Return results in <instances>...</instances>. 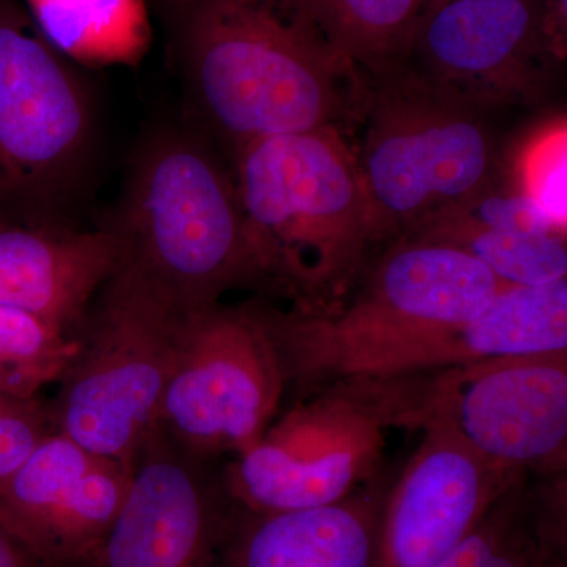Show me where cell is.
<instances>
[{"instance_id": "3", "label": "cell", "mask_w": 567, "mask_h": 567, "mask_svg": "<svg viewBox=\"0 0 567 567\" xmlns=\"http://www.w3.org/2000/svg\"><path fill=\"white\" fill-rule=\"evenodd\" d=\"M110 227L122 241V267L185 311L221 303L234 287H260L234 169L200 134L169 128L144 142Z\"/></svg>"}, {"instance_id": "21", "label": "cell", "mask_w": 567, "mask_h": 567, "mask_svg": "<svg viewBox=\"0 0 567 567\" xmlns=\"http://www.w3.org/2000/svg\"><path fill=\"white\" fill-rule=\"evenodd\" d=\"M406 240L431 241L468 254L487 267L503 286L536 287L567 279V248L563 234L432 226Z\"/></svg>"}, {"instance_id": "16", "label": "cell", "mask_w": 567, "mask_h": 567, "mask_svg": "<svg viewBox=\"0 0 567 567\" xmlns=\"http://www.w3.org/2000/svg\"><path fill=\"white\" fill-rule=\"evenodd\" d=\"M121 262L122 241L110 226L76 230L41 219L0 224V306L39 317L74 338Z\"/></svg>"}, {"instance_id": "24", "label": "cell", "mask_w": 567, "mask_h": 567, "mask_svg": "<svg viewBox=\"0 0 567 567\" xmlns=\"http://www.w3.org/2000/svg\"><path fill=\"white\" fill-rule=\"evenodd\" d=\"M516 192L527 194L566 229V126L544 130L528 142L518 163Z\"/></svg>"}, {"instance_id": "2", "label": "cell", "mask_w": 567, "mask_h": 567, "mask_svg": "<svg viewBox=\"0 0 567 567\" xmlns=\"http://www.w3.org/2000/svg\"><path fill=\"white\" fill-rule=\"evenodd\" d=\"M246 244L260 287L293 311H338L375 245L357 159L338 128L284 134L234 153Z\"/></svg>"}, {"instance_id": "10", "label": "cell", "mask_w": 567, "mask_h": 567, "mask_svg": "<svg viewBox=\"0 0 567 567\" xmlns=\"http://www.w3.org/2000/svg\"><path fill=\"white\" fill-rule=\"evenodd\" d=\"M550 2L447 0L429 7L401 71L481 114L536 104L566 55V24Z\"/></svg>"}, {"instance_id": "19", "label": "cell", "mask_w": 567, "mask_h": 567, "mask_svg": "<svg viewBox=\"0 0 567 567\" xmlns=\"http://www.w3.org/2000/svg\"><path fill=\"white\" fill-rule=\"evenodd\" d=\"M44 40L85 65L140 61L151 44L144 0H25Z\"/></svg>"}, {"instance_id": "23", "label": "cell", "mask_w": 567, "mask_h": 567, "mask_svg": "<svg viewBox=\"0 0 567 567\" xmlns=\"http://www.w3.org/2000/svg\"><path fill=\"white\" fill-rule=\"evenodd\" d=\"M456 226L466 229L516 234H563L550 215L535 199L518 192L502 193L495 188L470 200L431 226ZM427 229V227H425ZM424 230V229H423ZM420 234V233H417ZM406 240V238H405Z\"/></svg>"}, {"instance_id": "22", "label": "cell", "mask_w": 567, "mask_h": 567, "mask_svg": "<svg viewBox=\"0 0 567 567\" xmlns=\"http://www.w3.org/2000/svg\"><path fill=\"white\" fill-rule=\"evenodd\" d=\"M76 341L39 317L0 306V395L32 401L59 382Z\"/></svg>"}, {"instance_id": "4", "label": "cell", "mask_w": 567, "mask_h": 567, "mask_svg": "<svg viewBox=\"0 0 567 567\" xmlns=\"http://www.w3.org/2000/svg\"><path fill=\"white\" fill-rule=\"evenodd\" d=\"M364 78L352 125L361 140L350 148L375 245L413 237L494 188L495 142L481 112L405 71Z\"/></svg>"}, {"instance_id": "12", "label": "cell", "mask_w": 567, "mask_h": 567, "mask_svg": "<svg viewBox=\"0 0 567 567\" xmlns=\"http://www.w3.org/2000/svg\"><path fill=\"white\" fill-rule=\"evenodd\" d=\"M132 476L52 429L0 491V524L41 567H99Z\"/></svg>"}, {"instance_id": "9", "label": "cell", "mask_w": 567, "mask_h": 567, "mask_svg": "<svg viewBox=\"0 0 567 567\" xmlns=\"http://www.w3.org/2000/svg\"><path fill=\"white\" fill-rule=\"evenodd\" d=\"M286 372L265 303H216L186 319L156 427L189 456L240 454L274 423Z\"/></svg>"}, {"instance_id": "1", "label": "cell", "mask_w": 567, "mask_h": 567, "mask_svg": "<svg viewBox=\"0 0 567 567\" xmlns=\"http://www.w3.org/2000/svg\"><path fill=\"white\" fill-rule=\"evenodd\" d=\"M182 66L194 114L235 152L268 137L347 134L365 78L300 0H189Z\"/></svg>"}, {"instance_id": "29", "label": "cell", "mask_w": 567, "mask_h": 567, "mask_svg": "<svg viewBox=\"0 0 567 567\" xmlns=\"http://www.w3.org/2000/svg\"><path fill=\"white\" fill-rule=\"evenodd\" d=\"M0 399H2V395H0Z\"/></svg>"}, {"instance_id": "26", "label": "cell", "mask_w": 567, "mask_h": 567, "mask_svg": "<svg viewBox=\"0 0 567 567\" xmlns=\"http://www.w3.org/2000/svg\"><path fill=\"white\" fill-rule=\"evenodd\" d=\"M0 567H41L17 536L0 524Z\"/></svg>"}, {"instance_id": "14", "label": "cell", "mask_w": 567, "mask_h": 567, "mask_svg": "<svg viewBox=\"0 0 567 567\" xmlns=\"http://www.w3.org/2000/svg\"><path fill=\"white\" fill-rule=\"evenodd\" d=\"M203 465L153 429L99 567H219L229 517Z\"/></svg>"}, {"instance_id": "27", "label": "cell", "mask_w": 567, "mask_h": 567, "mask_svg": "<svg viewBox=\"0 0 567 567\" xmlns=\"http://www.w3.org/2000/svg\"><path fill=\"white\" fill-rule=\"evenodd\" d=\"M425 2V9H429V7H434L436 3H443L447 2V0H424Z\"/></svg>"}, {"instance_id": "25", "label": "cell", "mask_w": 567, "mask_h": 567, "mask_svg": "<svg viewBox=\"0 0 567 567\" xmlns=\"http://www.w3.org/2000/svg\"><path fill=\"white\" fill-rule=\"evenodd\" d=\"M48 420L35 399H0V491L51 431Z\"/></svg>"}, {"instance_id": "8", "label": "cell", "mask_w": 567, "mask_h": 567, "mask_svg": "<svg viewBox=\"0 0 567 567\" xmlns=\"http://www.w3.org/2000/svg\"><path fill=\"white\" fill-rule=\"evenodd\" d=\"M91 92L31 18L0 0V204L35 219L69 203L91 158Z\"/></svg>"}, {"instance_id": "18", "label": "cell", "mask_w": 567, "mask_h": 567, "mask_svg": "<svg viewBox=\"0 0 567 567\" xmlns=\"http://www.w3.org/2000/svg\"><path fill=\"white\" fill-rule=\"evenodd\" d=\"M566 484L522 477L439 567H567Z\"/></svg>"}, {"instance_id": "17", "label": "cell", "mask_w": 567, "mask_h": 567, "mask_svg": "<svg viewBox=\"0 0 567 567\" xmlns=\"http://www.w3.org/2000/svg\"><path fill=\"white\" fill-rule=\"evenodd\" d=\"M383 477L331 505L229 516L219 567H374Z\"/></svg>"}, {"instance_id": "28", "label": "cell", "mask_w": 567, "mask_h": 567, "mask_svg": "<svg viewBox=\"0 0 567 567\" xmlns=\"http://www.w3.org/2000/svg\"><path fill=\"white\" fill-rule=\"evenodd\" d=\"M177 2L183 3V6H186V3H188V2H189V0H177Z\"/></svg>"}, {"instance_id": "11", "label": "cell", "mask_w": 567, "mask_h": 567, "mask_svg": "<svg viewBox=\"0 0 567 567\" xmlns=\"http://www.w3.org/2000/svg\"><path fill=\"white\" fill-rule=\"evenodd\" d=\"M427 421L451 425L481 456L513 472L565 475L567 350L416 374L406 429Z\"/></svg>"}, {"instance_id": "5", "label": "cell", "mask_w": 567, "mask_h": 567, "mask_svg": "<svg viewBox=\"0 0 567 567\" xmlns=\"http://www.w3.org/2000/svg\"><path fill=\"white\" fill-rule=\"evenodd\" d=\"M189 315L118 265L74 334L76 349L50 415L54 431L133 466L156 427Z\"/></svg>"}, {"instance_id": "13", "label": "cell", "mask_w": 567, "mask_h": 567, "mask_svg": "<svg viewBox=\"0 0 567 567\" xmlns=\"http://www.w3.org/2000/svg\"><path fill=\"white\" fill-rule=\"evenodd\" d=\"M388 488L374 567H439L507 488L525 477L481 456L451 425L427 421Z\"/></svg>"}, {"instance_id": "15", "label": "cell", "mask_w": 567, "mask_h": 567, "mask_svg": "<svg viewBox=\"0 0 567 567\" xmlns=\"http://www.w3.org/2000/svg\"><path fill=\"white\" fill-rule=\"evenodd\" d=\"M567 350V279L502 287L481 315L391 339L344 365L338 380L427 374L495 360Z\"/></svg>"}, {"instance_id": "7", "label": "cell", "mask_w": 567, "mask_h": 567, "mask_svg": "<svg viewBox=\"0 0 567 567\" xmlns=\"http://www.w3.org/2000/svg\"><path fill=\"white\" fill-rule=\"evenodd\" d=\"M409 375L339 380L306 395L237 454L226 486L240 509L282 513L341 502L379 477L388 429H402Z\"/></svg>"}, {"instance_id": "6", "label": "cell", "mask_w": 567, "mask_h": 567, "mask_svg": "<svg viewBox=\"0 0 567 567\" xmlns=\"http://www.w3.org/2000/svg\"><path fill=\"white\" fill-rule=\"evenodd\" d=\"M350 301L324 316L265 303L287 386L303 398L338 380L358 354L391 339L484 311L503 284L475 257L421 240L394 241L364 270Z\"/></svg>"}, {"instance_id": "20", "label": "cell", "mask_w": 567, "mask_h": 567, "mask_svg": "<svg viewBox=\"0 0 567 567\" xmlns=\"http://www.w3.org/2000/svg\"><path fill=\"white\" fill-rule=\"evenodd\" d=\"M342 58L363 76L404 69L424 0H300Z\"/></svg>"}]
</instances>
